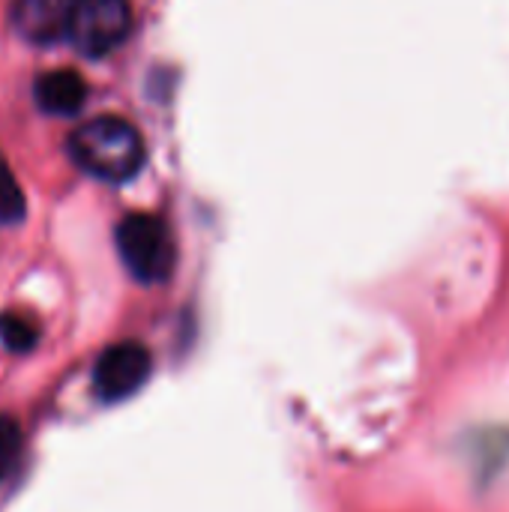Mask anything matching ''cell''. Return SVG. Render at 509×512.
<instances>
[{"label":"cell","instance_id":"6da1fadb","mask_svg":"<svg viewBox=\"0 0 509 512\" xmlns=\"http://www.w3.org/2000/svg\"><path fill=\"white\" fill-rule=\"evenodd\" d=\"M69 153L87 174L123 183L144 165V141L138 129L123 117H93L69 138Z\"/></svg>","mask_w":509,"mask_h":512},{"label":"cell","instance_id":"7a4b0ae2","mask_svg":"<svg viewBox=\"0 0 509 512\" xmlns=\"http://www.w3.org/2000/svg\"><path fill=\"white\" fill-rule=\"evenodd\" d=\"M117 252L138 282H165L174 270V240L168 225L150 213H129L117 225Z\"/></svg>","mask_w":509,"mask_h":512},{"label":"cell","instance_id":"3957f363","mask_svg":"<svg viewBox=\"0 0 509 512\" xmlns=\"http://www.w3.org/2000/svg\"><path fill=\"white\" fill-rule=\"evenodd\" d=\"M132 30V6L129 0H75L69 21V42L87 54L102 57L111 54Z\"/></svg>","mask_w":509,"mask_h":512},{"label":"cell","instance_id":"277c9868","mask_svg":"<svg viewBox=\"0 0 509 512\" xmlns=\"http://www.w3.org/2000/svg\"><path fill=\"white\" fill-rule=\"evenodd\" d=\"M150 375V354L135 345V342H123L108 348L93 369V387L105 402H117L132 396Z\"/></svg>","mask_w":509,"mask_h":512},{"label":"cell","instance_id":"5b68a950","mask_svg":"<svg viewBox=\"0 0 509 512\" xmlns=\"http://www.w3.org/2000/svg\"><path fill=\"white\" fill-rule=\"evenodd\" d=\"M75 0H12V30L30 45H54L69 36Z\"/></svg>","mask_w":509,"mask_h":512},{"label":"cell","instance_id":"8992f818","mask_svg":"<svg viewBox=\"0 0 509 512\" xmlns=\"http://www.w3.org/2000/svg\"><path fill=\"white\" fill-rule=\"evenodd\" d=\"M33 96L45 114L69 117V114L81 111V105L87 99V81L75 69H51L36 81Z\"/></svg>","mask_w":509,"mask_h":512},{"label":"cell","instance_id":"52a82bcc","mask_svg":"<svg viewBox=\"0 0 509 512\" xmlns=\"http://www.w3.org/2000/svg\"><path fill=\"white\" fill-rule=\"evenodd\" d=\"M39 339V330L30 318L18 312H0V342L9 351H30Z\"/></svg>","mask_w":509,"mask_h":512},{"label":"cell","instance_id":"ba28073f","mask_svg":"<svg viewBox=\"0 0 509 512\" xmlns=\"http://www.w3.org/2000/svg\"><path fill=\"white\" fill-rule=\"evenodd\" d=\"M24 192L15 180V174L9 171V165L0 156V222L15 225L24 219Z\"/></svg>","mask_w":509,"mask_h":512},{"label":"cell","instance_id":"9c48e42d","mask_svg":"<svg viewBox=\"0 0 509 512\" xmlns=\"http://www.w3.org/2000/svg\"><path fill=\"white\" fill-rule=\"evenodd\" d=\"M21 456V429L12 417H0V483L15 471Z\"/></svg>","mask_w":509,"mask_h":512}]
</instances>
